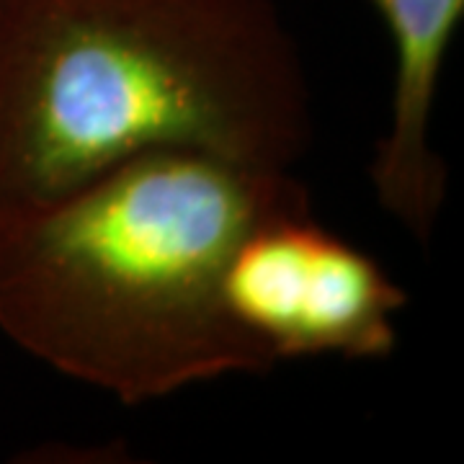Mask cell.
Segmentation results:
<instances>
[{"instance_id": "cell-1", "label": "cell", "mask_w": 464, "mask_h": 464, "mask_svg": "<svg viewBox=\"0 0 464 464\" xmlns=\"http://www.w3.org/2000/svg\"><path fill=\"white\" fill-rule=\"evenodd\" d=\"M313 140L274 0H0V222L150 152L292 170Z\"/></svg>"}, {"instance_id": "cell-2", "label": "cell", "mask_w": 464, "mask_h": 464, "mask_svg": "<svg viewBox=\"0 0 464 464\" xmlns=\"http://www.w3.org/2000/svg\"><path fill=\"white\" fill-rule=\"evenodd\" d=\"M313 204L292 170L160 150L0 222V333L67 380L145 405L274 364L225 274L264 217Z\"/></svg>"}, {"instance_id": "cell-3", "label": "cell", "mask_w": 464, "mask_h": 464, "mask_svg": "<svg viewBox=\"0 0 464 464\" xmlns=\"http://www.w3.org/2000/svg\"><path fill=\"white\" fill-rule=\"evenodd\" d=\"M408 292L359 246L317 222L313 204L253 225L232 253L225 304L271 364L387 359Z\"/></svg>"}, {"instance_id": "cell-4", "label": "cell", "mask_w": 464, "mask_h": 464, "mask_svg": "<svg viewBox=\"0 0 464 464\" xmlns=\"http://www.w3.org/2000/svg\"><path fill=\"white\" fill-rule=\"evenodd\" d=\"M392 44L387 130L374 145L369 181L380 207L418 243H429L447 199L444 158L431 124L464 0H369Z\"/></svg>"}]
</instances>
